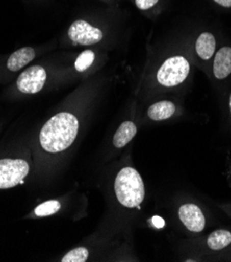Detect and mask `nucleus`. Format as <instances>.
<instances>
[{"instance_id":"obj_4","label":"nucleus","mask_w":231,"mask_h":262,"mask_svg":"<svg viewBox=\"0 0 231 262\" xmlns=\"http://www.w3.org/2000/svg\"><path fill=\"white\" fill-rule=\"evenodd\" d=\"M218 49L216 36L209 31L199 33L192 43L190 56L192 62L210 76L213 59Z\"/></svg>"},{"instance_id":"obj_8","label":"nucleus","mask_w":231,"mask_h":262,"mask_svg":"<svg viewBox=\"0 0 231 262\" xmlns=\"http://www.w3.org/2000/svg\"><path fill=\"white\" fill-rule=\"evenodd\" d=\"M178 219L191 233L199 234L207 227V219L201 207L195 203H185L178 208Z\"/></svg>"},{"instance_id":"obj_6","label":"nucleus","mask_w":231,"mask_h":262,"mask_svg":"<svg viewBox=\"0 0 231 262\" xmlns=\"http://www.w3.org/2000/svg\"><path fill=\"white\" fill-rule=\"evenodd\" d=\"M68 36L70 40L75 44L89 46L102 41V39H104V32L88 21L79 19L75 20L70 25Z\"/></svg>"},{"instance_id":"obj_20","label":"nucleus","mask_w":231,"mask_h":262,"mask_svg":"<svg viewBox=\"0 0 231 262\" xmlns=\"http://www.w3.org/2000/svg\"><path fill=\"white\" fill-rule=\"evenodd\" d=\"M228 108H229V113L231 116V91L229 93V99H228Z\"/></svg>"},{"instance_id":"obj_12","label":"nucleus","mask_w":231,"mask_h":262,"mask_svg":"<svg viewBox=\"0 0 231 262\" xmlns=\"http://www.w3.org/2000/svg\"><path fill=\"white\" fill-rule=\"evenodd\" d=\"M35 50L32 47H23L16 50L8 60L7 67L11 71H18L35 59Z\"/></svg>"},{"instance_id":"obj_17","label":"nucleus","mask_w":231,"mask_h":262,"mask_svg":"<svg viewBox=\"0 0 231 262\" xmlns=\"http://www.w3.org/2000/svg\"><path fill=\"white\" fill-rule=\"evenodd\" d=\"M160 0H135L137 8L141 11H147L156 7L159 4Z\"/></svg>"},{"instance_id":"obj_2","label":"nucleus","mask_w":231,"mask_h":262,"mask_svg":"<svg viewBox=\"0 0 231 262\" xmlns=\"http://www.w3.org/2000/svg\"><path fill=\"white\" fill-rule=\"evenodd\" d=\"M192 69V60L184 52H175L167 57L158 68L157 83L164 89L181 88L188 82Z\"/></svg>"},{"instance_id":"obj_3","label":"nucleus","mask_w":231,"mask_h":262,"mask_svg":"<svg viewBox=\"0 0 231 262\" xmlns=\"http://www.w3.org/2000/svg\"><path fill=\"white\" fill-rule=\"evenodd\" d=\"M118 202L126 208H139L145 199V185L139 171L133 167L122 168L115 180Z\"/></svg>"},{"instance_id":"obj_7","label":"nucleus","mask_w":231,"mask_h":262,"mask_svg":"<svg viewBox=\"0 0 231 262\" xmlns=\"http://www.w3.org/2000/svg\"><path fill=\"white\" fill-rule=\"evenodd\" d=\"M210 76L218 85L226 84L231 77V45L225 44L217 49L213 59Z\"/></svg>"},{"instance_id":"obj_9","label":"nucleus","mask_w":231,"mask_h":262,"mask_svg":"<svg viewBox=\"0 0 231 262\" xmlns=\"http://www.w3.org/2000/svg\"><path fill=\"white\" fill-rule=\"evenodd\" d=\"M46 78L47 74L43 67L32 66L20 74L17 80V88L25 94H36L43 89Z\"/></svg>"},{"instance_id":"obj_18","label":"nucleus","mask_w":231,"mask_h":262,"mask_svg":"<svg viewBox=\"0 0 231 262\" xmlns=\"http://www.w3.org/2000/svg\"><path fill=\"white\" fill-rule=\"evenodd\" d=\"M212 2L223 10L231 11V0H212Z\"/></svg>"},{"instance_id":"obj_15","label":"nucleus","mask_w":231,"mask_h":262,"mask_svg":"<svg viewBox=\"0 0 231 262\" xmlns=\"http://www.w3.org/2000/svg\"><path fill=\"white\" fill-rule=\"evenodd\" d=\"M61 209V204L58 201H47L39 205L35 209V214L37 216H48L57 213Z\"/></svg>"},{"instance_id":"obj_14","label":"nucleus","mask_w":231,"mask_h":262,"mask_svg":"<svg viewBox=\"0 0 231 262\" xmlns=\"http://www.w3.org/2000/svg\"><path fill=\"white\" fill-rule=\"evenodd\" d=\"M95 60V54L92 50H85L77 57L75 61V69L79 72H84L89 69Z\"/></svg>"},{"instance_id":"obj_5","label":"nucleus","mask_w":231,"mask_h":262,"mask_svg":"<svg viewBox=\"0 0 231 262\" xmlns=\"http://www.w3.org/2000/svg\"><path fill=\"white\" fill-rule=\"evenodd\" d=\"M30 172V165L22 159L0 160V189L15 187L23 183Z\"/></svg>"},{"instance_id":"obj_10","label":"nucleus","mask_w":231,"mask_h":262,"mask_svg":"<svg viewBox=\"0 0 231 262\" xmlns=\"http://www.w3.org/2000/svg\"><path fill=\"white\" fill-rule=\"evenodd\" d=\"M177 112L176 104L171 100H161L154 102L148 108L147 115L153 121L168 120Z\"/></svg>"},{"instance_id":"obj_16","label":"nucleus","mask_w":231,"mask_h":262,"mask_svg":"<svg viewBox=\"0 0 231 262\" xmlns=\"http://www.w3.org/2000/svg\"><path fill=\"white\" fill-rule=\"evenodd\" d=\"M89 258V251L84 247L76 248L66 254L62 261L63 262H86Z\"/></svg>"},{"instance_id":"obj_11","label":"nucleus","mask_w":231,"mask_h":262,"mask_svg":"<svg viewBox=\"0 0 231 262\" xmlns=\"http://www.w3.org/2000/svg\"><path fill=\"white\" fill-rule=\"evenodd\" d=\"M137 125L132 120L121 123L113 138V144L117 148H122L130 143L137 135Z\"/></svg>"},{"instance_id":"obj_13","label":"nucleus","mask_w":231,"mask_h":262,"mask_svg":"<svg viewBox=\"0 0 231 262\" xmlns=\"http://www.w3.org/2000/svg\"><path fill=\"white\" fill-rule=\"evenodd\" d=\"M231 245V232L219 229L212 232L207 238V246L212 251H222Z\"/></svg>"},{"instance_id":"obj_19","label":"nucleus","mask_w":231,"mask_h":262,"mask_svg":"<svg viewBox=\"0 0 231 262\" xmlns=\"http://www.w3.org/2000/svg\"><path fill=\"white\" fill-rule=\"evenodd\" d=\"M152 222H153V225L158 228H161L164 226V221L161 217H153Z\"/></svg>"},{"instance_id":"obj_1","label":"nucleus","mask_w":231,"mask_h":262,"mask_svg":"<svg viewBox=\"0 0 231 262\" xmlns=\"http://www.w3.org/2000/svg\"><path fill=\"white\" fill-rule=\"evenodd\" d=\"M80 129V121L69 112H61L51 117L42 127L40 142L48 152L66 150L75 141Z\"/></svg>"}]
</instances>
